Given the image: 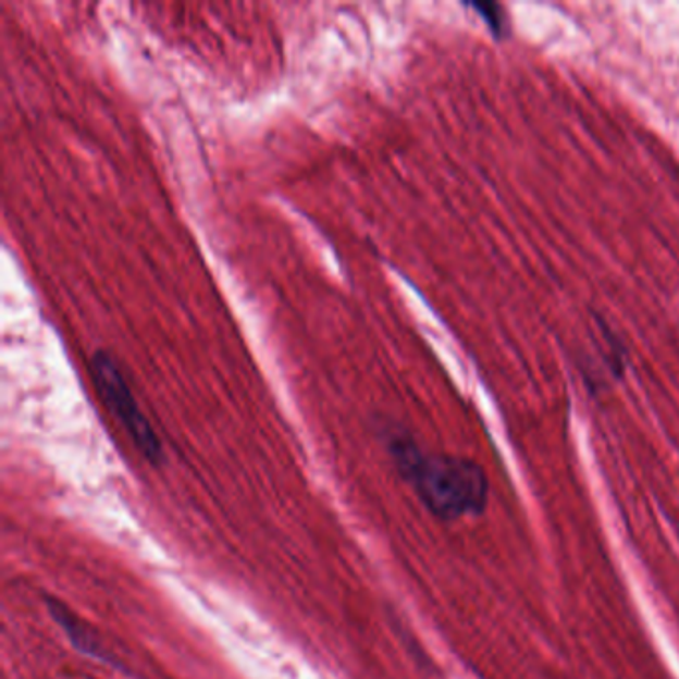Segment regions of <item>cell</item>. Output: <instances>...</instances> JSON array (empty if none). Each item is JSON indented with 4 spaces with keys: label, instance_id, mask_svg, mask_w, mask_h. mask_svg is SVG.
<instances>
[{
    "label": "cell",
    "instance_id": "cell-2",
    "mask_svg": "<svg viewBox=\"0 0 679 679\" xmlns=\"http://www.w3.org/2000/svg\"><path fill=\"white\" fill-rule=\"evenodd\" d=\"M90 375L106 409L110 410L112 417L122 424V429L128 433L129 441L140 450L141 457L150 460L152 465H160L164 460L162 443L148 417L141 412L136 395L132 393V387L116 359L104 349L92 353Z\"/></svg>",
    "mask_w": 679,
    "mask_h": 679
},
{
    "label": "cell",
    "instance_id": "cell-4",
    "mask_svg": "<svg viewBox=\"0 0 679 679\" xmlns=\"http://www.w3.org/2000/svg\"><path fill=\"white\" fill-rule=\"evenodd\" d=\"M467 7L474 12H479L484 24L489 26L492 36L496 40H504L508 33H510V24H508V16H506V9H504L501 2H492V0H474V2H467Z\"/></svg>",
    "mask_w": 679,
    "mask_h": 679
},
{
    "label": "cell",
    "instance_id": "cell-1",
    "mask_svg": "<svg viewBox=\"0 0 679 679\" xmlns=\"http://www.w3.org/2000/svg\"><path fill=\"white\" fill-rule=\"evenodd\" d=\"M388 457L419 501L441 520L479 516L489 504V477L479 462L422 450L409 434L387 433Z\"/></svg>",
    "mask_w": 679,
    "mask_h": 679
},
{
    "label": "cell",
    "instance_id": "cell-3",
    "mask_svg": "<svg viewBox=\"0 0 679 679\" xmlns=\"http://www.w3.org/2000/svg\"><path fill=\"white\" fill-rule=\"evenodd\" d=\"M45 602H47L50 618L57 621V626L62 630V633L69 638V642H71L81 654L92 657L96 662L116 666L114 656H110V652L106 650L102 640L98 638V633H96L83 618H78L64 602H60V600H57L54 596H47Z\"/></svg>",
    "mask_w": 679,
    "mask_h": 679
}]
</instances>
